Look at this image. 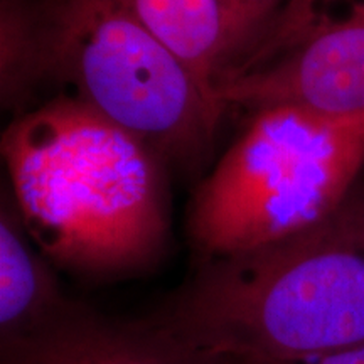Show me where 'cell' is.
Returning a JSON list of instances; mask_svg holds the SVG:
<instances>
[{"instance_id":"7a4b0ae2","label":"cell","mask_w":364,"mask_h":364,"mask_svg":"<svg viewBox=\"0 0 364 364\" xmlns=\"http://www.w3.org/2000/svg\"><path fill=\"white\" fill-rule=\"evenodd\" d=\"M211 364H277L364 343V250L339 225L203 262L154 318Z\"/></svg>"},{"instance_id":"52a82bcc","label":"cell","mask_w":364,"mask_h":364,"mask_svg":"<svg viewBox=\"0 0 364 364\" xmlns=\"http://www.w3.org/2000/svg\"><path fill=\"white\" fill-rule=\"evenodd\" d=\"M0 364H211L156 322L108 321L81 307L53 334L0 353Z\"/></svg>"},{"instance_id":"ba28073f","label":"cell","mask_w":364,"mask_h":364,"mask_svg":"<svg viewBox=\"0 0 364 364\" xmlns=\"http://www.w3.org/2000/svg\"><path fill=\"white\" fill-rule=\"evenodd\" d=\"M120 2L184 63L218 105L215 88L225 75L228 63L226 17L221 0Z\"/></svg>"},{"instance_id":"8992f818","label":"cell","mask_w":364,"mask_h":364,"mask_svg":"<svg viewBox=\"0 0 364 364\" xmlns=\"http://www.w3.org/2000/svg\"><path fill=\"white\" fill-rule=\"evenodd\" d=\"M83 306L66 299L14 199L0 215V353L53 334Z\"/></svg>"},{"instance_id":"8fae6325","label":"cell","mask_w":364,"mask_h":364,"mask_svg":"<svg viewBox=\"0 0 364 364\" xmlns=\"http://www.w3.org/2000/svg\"><path fill=\"white\" fill-rule=\"evenodd\" d=\"M336 220L348 235L364 250V186L353 189L343 208L336 213Z\"/></svg>"},{"instance_id":"30bf717a","label":"cell","mask_w":364,"mask_h":364,"mask_svg":"<svg viewBox=\"0 0 364 364\" xmlns=\"http://www.w3.org/2000/svg\"><path fill=\"white\" fill-rule=\"evenodd\" d=\"M221 4L226 17V75L248 56L287 0H221Z\"/></svg>"},{"instance_id":"3957f363","label":"cell","mask_w":364,"mask_h":364,"mask_svg":"<svg viewBox=\"0 0 364 364\" xmlns=\"http://www.w3.org/2000/svg\"><path fill=\"white\" fill-rule=\"evenodd\" d=\"M29 90L49 81L152 149L198 150L223 112L193 73L120 0L22 4Z\"/></svg>"},{"instance_id":"9c48e42d","label":"cell","mask_w":364,"mask_h":364,"mask_svg":"<svg viewBox=\"0 0 364 364\" xmlns=\"http://www.w3.org/2000/svg\"><path fill=\"white\" fill-rule=\"evenodd\" d=\"M332 27H364V0H287L248 56L226 75L260 66L300 39Z\"/></svg>"},{"instance_id":"6da1fadb","label":"cell","mask_w":364,"mask_h":364,"mask_svg":"<svg viewBox=\"0 0 364 364\" xmlns=\"http://www.w3.org/2000/svg\"><path fill=\"white\" fill-rule=\"evenodd\" d=\"M2 152L27 233L51 262L115 273L162 248V176L139 135L54 97L12 122Z\"/></svg>"},{"instance_id":"5b68a950","label":"cell","mask_w":364,"mask_h":364,"mask_svg":"<svg viewBox=\"0 0 364 364\" xmlns=\"http://www.w3.org/2000/svg\"><path fill=\"white\" fill-rule=\"evenodd\" d=\"M216 102L257 113L295 108L331 120H364V27H332L279 56L218 81Z\"/></svg>"},{"instance_id":"277c9868","label":"cell","mask_w":364,"mask_h":364,"mask_svg":"<svg viewBox=\"0 0 364 364\" xmlns=\"http://www.w3.org/2000/svg\"><path fill=\"white\" fill-rule=\"evenodd\" d=\"M252 120L194 196L189 233L203 262L324 225L364 167V120L267 108Z\"/></svg>"},{"instance_id":"7c38bea8","label":"cell","mask_w":364,"mask_h":364,"mask_svg":"<svg viewBox=\"0 0 364 364\" xmlns=\"http://www.w3.org/2000/svg\"><path fill=\"white\" fill-rule=\"evenodd\" d=\"M277 364H364V343L341 349V351L327 353L322 356H314L297 361H285Z\"/></svg>"}]
</instances>
